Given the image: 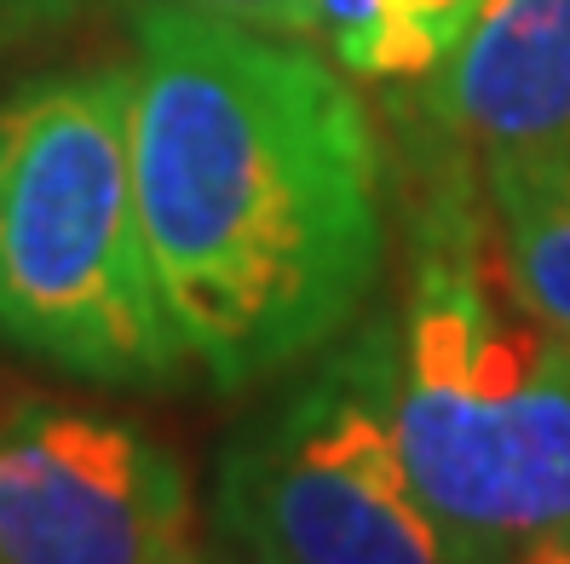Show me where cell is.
Instances as JSON below:
<instances>
[{"instance_id": "6", "label": "cell", "mask_w": 570, "mask_h": 564, "mask_svg": "<svg viewBox=\"0 0 570 564\" xmlns=\"http://www.w3.org/2000/svg\"><path fill=\"white\" fill-rule=\"evenodd\" d=\"M426 116L479 161L570 145V0H484L426 81Z\"/></svg>"}, {"instance_id": "1", "label": "cell", "mask_w": 570, "mask_h": 564, "mask_svg": "<svg viewBox=\"0 0 570 564\" xmlns=\"http://www.w3.org/2000/svg\"><path fill=\"white\" fill-rule=\"evenodd\" d=\"M127 127L161 294L219 392L272 386L363 323L386 277V156L306 36L156 0Z\"/></svg>"}, {"instance_id": "3", "label": "cell", "mask_w": 570, "mask_h": 564, "mask_svg": "<svg viewBox=\"0 0 570 564\" xmlns=\"http://www.w3.org/2000/svg\"><path fill=\"white\" fill-rule=\"evenodd\" d=\"M132 70L41 76L0 98V340L116 392H161L190 346L132 185Z\"/></svg>"}, {"instance_id": "5", "label": "cell", "mask_w": 570, "mask_h": 564, "mask_svg": "<svg viewBox=\"0 0 570 564\" xmlns=\"http://www.w3.org/2000/svg\"><path fill=\"white\" fill-rule=\"evenodd\" d=\"M0 564H196L179 461L127 420L23 404L0 420Z\"/></svg>"}, {"instance_id": "8", "label": "cell", "mask_w": 570, "mask_h": 564, "mask_svg": "<svg viewBox=\"0 0 570 564\" xmlns=\"http://www.w3.org/2000/svg\"><path fill=\"white\" fill-rule=\"evenodd\" d=\"M484 0H312L334 63L363 81L410 87L455 52Z\"/></svg>"}, {"instance_id": "2", "label": "cell", "mask_w": 570, "mask_h": 564, "mask_svg": "<svg viewBox=\"0 0 570 564\" xmlns=\"http://www.w3.org/2000/svg\"><path fill=\"white\" fill-rule=\"evenodd\" d=\"M392 409L466 564L570 536V340L519 300L484 185L473 196L461 168L410 214Z\"/></svg>"}, {"instance_id": "7", "label": "cell", "mask_w": 570, "mask_h": 564, "mask_svg": "<svg viewBox=\"0 0 570 564\" xmlns=\"http://www.w3.org/2000/svg\"><path fill=\"white\" fill-rule=\"evenodd\" d=\"M479 168H484L495 243H501L519 300L553 335L570 340V145L495 156V161H479Z\"/></svg>"}, {"instance_id": "9", "label": "cell", "mask_w": 570, "mask_h": 564, "mask_svg": "<svg viewBox=\"0 0 570 564\" xmlns=\"http://www.w3.org/2000/svg\"><path fill=\"white\" fill-rule=\"evenodd\" d=\"M185 7H203V12L237 18L254 29H277V36H317L312 0H185Z\"/></svg>"}, {"instance_id": "4", "label": "cell", "mask_w": 570, "mask_h": 564, "mask_svg": "<svg viewBox=\"0 0 570 564\" xmlns=\"http://www.w3.org/2000/svg\"><path fill=\"white\" fill-rule=\"evenodd\" d=\"M283 380L219 461L230 564H466L404 455L392 323L346 328Z\"/></svg>"}]
</instances>
